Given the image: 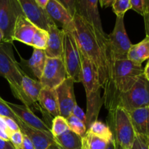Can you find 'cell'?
<instances>
[{
    "label": "cell",
    "instance_id": "cell-1",
    "mask_svg": "<svg viewBox=\"0 0 149 149\" xmlns=\"http://www.w3.org/2000/svg\"><path fill=\"white\" fill-rule=\"evenodd\" d=\"M72 33L81 56L88 59L95 68L99 81L106 94L110 84V63L108 58V36H103L93 26L76 14Z\"/></svg>",
    "mask_w": 149,
    "mask_h": 149
},
{
    "label": "cell",
    "instance_id": "cell-2",
    "mask_svg": "<svg viewBox=\"0 0 149 149\" xmlns=\"http://www.w3.org/2000/svg\"><path fill=\"white\" fill-rule=\"evenodd\" d=\"M143 73L142 65L127 58L111 62L110 84L106 94L103 96V104L108 111L116 109L119 96L129 90Z\"/></svg>",
    "mask_w": 149,
    "mask_h": 149
},
{
    "label": "cell",
    "instance_id": "cell-3",
    "mask_svg": "<svg viewBox=\"0 0 149 149\" xmlns=\"http://www.w3.org/2000/svg\"><path fill=\"white\" fill-rule=\"evenodd\" d=\"M87 97V112H86V128L97 120L99 113L103 105L101 96V86L98 75L93 64L87 58L81 56V80Z\"/></svg>",
    "mask_w": 149,
    "mask_h": 149
},
{
    "label": "cell",
    "instance_id": "cell-4",
    "mask_svg": "<svg viewBox=\"0 0 149 149\" xmlns=\"http://www.w3.org/2000/svg\"><path fill=\"white\" fill-rule=\"evenodd\" d=\"M26 75L14 55L12 42L0 43V76L9 83L13 95L20 100L25 106L29 107L21 87L23 77Z\"/></svg>",
    "mask_w": 149,
    "mask_h": 149
},
{
    "label": "cell",
    "instance_id": "cell-5",
    "mask_svg": "<svg viewBox=\"0 0 149 149\" xmlns=\"http://www.w3.org/2000/svg\"><path fill=\"white\" fill-rule=\"evenodd\" d=\"M107 123L112 132L115 145L125 149H130L136 134L129 113L120 107L109 111Z\"/></svg>",
    "mask_w": 149,
    "mask_h": 149
},
{
    "label": "cell",
    "instance_id": "cell-6",
    "mask_svg": "<svg viewBox=\"0 0 149 149\" xmlns=\"http://www.w3.org/2000/svg\"><path fill=\"white\" fill-rule=\"evenodd\" d=\"M149 106V81L142 74L134 85L119 96L116 107L127 112Z\"/></svg>",
    "mask_w": 149,
    "mask_h": 149
},
{
    "label": "cell",
    "instance_id": "cell-7",
    "mask_svg": "<svg viewBox=\"0 0 149 149\" xmlns=\"http://www.w3.org/2000/svg\"><path fill=\"white\" fill-rule=\"evenodd\" d=\"M132 46L127 33L124 17H116L115 26L110 34H108L107 52L110 63L116 60L126 59L128 51Z\"/></svg>",
    "mask_w": 149,
    "mask_h": 149
},
{
    "label": "cell",
    "instance_id": "cell-8",
    "mask_svg": "<svg viewBox=\"0 0 149 149\" xmlns=\"http://www.w3.org/2000/svg\"><path fill=\"white\" fill-rule=\"evenodd\" d=\"M63 60L68 77L74 83L81 82V55L72 32L68 31H64Z\"/></svg>",
    "mask_w": 149,
    "mask_h": 149
},
{
    "label": "cell",
    "instance_id": "cell-9",
    "mask_svg": "<svg viewBox=\"0 0 149 149\" xmlns=\"http://www.w3.org/2000/svg\"><path fill=\"white\" fill-rule=\"evenodd\" d=\"M23 15L18 0H0V29L3 42H13V33L18 16Z\"/></svg>",
    "mask_w": 149,
    "mask_h": 149
},
{
    "label": "cell",
    "instance_id": "cell-10",
    "mask_svg": "<svg viewBox=\"0 0 149 149\" xmlns=\"http://www.w3.org/2000/svg\"><path fill=\"white\" fill-rule=\"evenodd\" d=\"M68 77L63 58H47L39 81L43 87L55 89Z\"/></svg>",
    "mask_w": 149,
    "mask_h": 149
},
{
    "label": "cell",
    "instance_id": "cell-11",
    "mask_svg": "<svg viewBox=\"0 0 149 149\" xmlns=\"http://www.w3.org/2000/svg\"><path fill=\"white\" fill-rule=\"evenodd\" d=\"M98 3L99 0H76V14L93 26L102 36H108L102 26Z\"/></svg>",
    "mask_w": 149,
    "mask_h": 149
},
{
    "label": "cell",
    "instance_id": "cell-12",
    "mask_svg": "<svg viewBox=\"0 0 149 149\" xmlns=\"http://www.w3.org/2000/svg\"><path fill=\"white\" fill-rule=\"evenodd\" d=\"M74 80L67 77L55 88L59 104L60 116L65 119L71 116L73 109L77 105L74 94Z\"/></svg>",
    "mask_w": 149,
    "mask_h": 149
},
{
    "label": "cell",
    "instance_id": "cell-13",
    "mask_svg": "<svg viewBox=\"0 0 149 149\" xmlns=\"http://www.w3.org/2000/svg\"><path fill=\"white\" fill-rule=\"evenodd\" d=\"M18 1L23 15L37 27L47 31L52 25L55 24L48 15L46 10L41 8L35 0H18Z\"/></svg>",
    "mask_w": 149,
    "mask_h": 149
},
{
    "label": "cell",
    "instance_id": "cell-14",
    "mask_svg": "<svg viewBox=\"0 0 149 149\" xmlns=\"http://www.w3.org/2000/svg\"><path fill=\"white\" fill-rule=\"evenodd\" d=\"M38 103L43 110V116L45 120L44 122L51 128L52 116L56 117L60 116L59 104L55 89L42 87L38 97Z\"/></svg>",
    "mask_w": 149,
    "mask_h": 149
},
{
    "label": "cell",
    "instance_id": "cell-15",
    "mask_svg": "<svg viewBox=\"0 0 149 149\" xmlns=\"http://www.w3.org/2000/svg\"><path fill=\"white\" fill-rule=\"evenodd\" d=\"M45 10L55 24L58 22L62 26L63 30L73 32L74 29V17L58 0H49Z\"/></svg>",
    "mask_w": 149,
    "mask_h": 149
},
{
    "label": "cell",
    "instance_id": "cell-16",
    "mask_svg": "<svg viewBox=\"0 0 149 149\" xmlns=\"http://www.w3.org/2000/svg\"><path fill=\"white\" fill-rule=\"evenodd\" d=\"M6 103L11 109L12 111L17 116V118L26 125L39 130L51 132L50 128L47 125L44 120L39 119L31 110H30L24 105L15 104L8 101H6Z\"/></svg>",
    "mask_w": 149,
    "mask_h": 149
},
{
    "label": "cell",
    "instance_id": "cell-17",
    "mask_svg": "<svg viewBox=\"0 0 149 149\" xmlns=\"http://www.w3.org/2000/svg\"><path fill=\"white\" fill-rule=\"evenodd\" d=\"M39 27L30 21L24 15L18 16L13 29V41H18L31 47L32 41Z\"/></svg>",
    "mask_w": 149,
    "mask_h": 149
},
{
    "label": "cell",
    "instance_id": "cell-18",
    "mask_svg": "<svg viewBox=\"0 0 149 149\" xmlns=\"http://www.w3.org/2000/svg\"><path fill=\"white\" fill-rule=\"evenodd\" d=\"M17 123L19 125L20 130L30 139L35 149H47L51 145L55 143L54 137L51 132L31 127L20 119Z\"/></svg>",
    "mask_w": 149,
    "mask_h": 149
},
{
    "label": "cell",
    "instance_id": "cell-19",
    "mask_svg": "<svg viewBox=\"0 0 149 149\" xmlns=\"http://www.w3.org/2000/svg\"><path fill=\"white\" fill-rule=\"evenodd\" d=\"M47 32L49 37L45 49L47 58H63L64 31L54 24L49 28Z\"/></svg>",
    "mask_w": 149,
    "mask_h": 149
},
{
    "label": "cell",
    "instance_id": "cell-20",
    "mask_svg": "<svg viewBox=\"0 0 149 149\" xmlns=\"http://www.w3.org/2000/svg\"><path fill=\"white\" fill-rule=\"evenodd\" d=\"M21 87L25 97L29 103L30 110L33 112V111H39L43 114V110L38 103V97L43 87L40 81L25 75L22 79Z\"/></svg>",
    "mask_w": 149,
    "mask_h": 149
},
{
    "label": "cell",
    "instance_id": "cell-21",
    "mask_svg": "<svg viewBox=\"0 0 149 149\" xmlns=\"http://www.w3.org/2000/svg\"><path fill=\"white\" fill-rule=\"evenodd\" d=\"M47 56L44 49L33 48V53L30 59L25 60L20 57L21 65L28 68L32 76L39 81L43 72L44 67L46 62Z\"/></svg>",
    "mask_w": 149,
    "mask_h": 149
},
{
    "label": "cell",
    "instance_id": "cell-22",
    "mask_svg": "<svg viewBox=\"0 0 149 149\" xmlns=\"http://www.w3.org/2000/svg\"><path fill=\"white\" fill-rule=\"evenodd\" d=\"M136 135L149 136V106L128 112Z\"/></svg>",
    "mask_w": 149,
    "mask_h": 149
},
{
    "label": "cell",
    "instance_id": "cell-23",
    "mask_svg": "<svg viewBox=\"0 0 149 149\" xmlns=\"http://www.w3.org/2000/svg\"><path fill=\"white\" fill-rule=\"evenodd\" d=\"M127 58L138 65L149 59V37L146 36L141 42L132 45L128 51Z\"/></svg>",
    "mask_w": 149,
    "mask_h": 149
},
{
    "label": "cell",
    "instance_id": "cell-24",
    "mask_svg": "<svg viewBox=\"0 0 149 149\" xmlns=\"http://www.w3.org/2000/svg\"><path fill=\"white\" fill-rule=\"evenodd\" d=\"M55 143L63 149H81V137L71 130L54 137Z\"/></svg>",
    "mask_w": 149,
    "mask_h": 149
},
{
    "label": "cell",
    "instance_id": "cell-25",
    "mask_svg": "<svg viewBox=\"0 0 149 149\" xmlns=\"http://www.w3.org/2000/svg\"><path fill=\"white\" fill-rule=\"evenodd\" d=\"M110 142L87 131L81 138V149H107Z\"/></svg>",
    "mask_w": 149,
    "mask_h": 149
},
{
    "label": "cell",
    "instance_id": "cell-26",
    "mask_svg": "<svg viewBox=\"0 0 149 149\" xmlns=\"http://www.w3.org/2000/svg\"><path fill=\"white\" fill-rule=\"evenodd\" d=\"M87 131L100 137V138L106 140L109 142L113 141V135H112V132L110 128L109 127L108 125H105L100 121L96 120L95 122H93L90 125Z\"/></svg>",
    "mask_w": 149,
    "mask_h": 149
},
{
    "label": "cell",
    "instance_id": "cell-27",
    "mask_svg": "<svg viewBox=\"0 0 149 149\" xmlns=\"http://www.w3.org/2000/svg\"><path fill=\"white\" fill-rule=\"evenodd\" d=\"M70 130L66 119L61 116L54 117L51 125V133L53 137L58 136Z\"/></svg>",
    "mask_w": 149,
    "mask_h": 149
},
{
    "label": "cell",
    "instance_id": "cell-28",
    "mask_svg": "<svg viewBox=\"0 0 149 149\" xmlns=\"http://www.w3.org/2000/svg\"><path fill=\"white\" fill-rule=\"evenodd\" d=\"M70 130L82 138L87 132L86 125L82 121L71 114L66 119Z\"/></svg>",
    "mask_w": 149,
    "mask_h": 149
},
{
    "label": "cell",
    "instance_id": "cell-29",
    "mask_svg": "<svg viewBox=\"0 0 149 149\" xmlns=\"http://www.w3.org/2000/svg\"><path fill=\"white\" fill-rule=\"evenodd\" d=\"M48 37H49V35H48L47 31L39 28L32 41L31 47L33 48L45 50L47 43Z\"/></svg>",
    "mask_w": 149,
    "mask_h": 149
},
{
    "label": "cell",
    "instance_id": "cell-30",
    "mask_svg": "<svg viewBox=\"0 0 149 149\" xmlns=\"http://www.w3.org/2000/svg\"><path fill=\"white\" fill-rule=\"evenodd\" d=\"M111 7L116 17H124L126 12L131 9L130 0H114Z\"/></svg>",
    "mask_w": 149,
    "mask_h": 149
},
{
    "label": "cell",
    "instance_id": "cell-31",
    "mask_svg": "<svg viewBox=\"0 0 149 149\" xmlns=\"http://www.w3.org/2000/svg\"><path fill=\"white\" fill-rule=\"evenodd\" d=\"M131 9L143 15L146 10L149 7V0H130Z\"/></svg>",
    "mask_w": 149,
    "mask_h": 149
},
{
    "label": "cell",
    "instance_id": "cell-32",
    "mask_svg": "<svg viewBox=\"0 0 149 149\" xmlns=\"http://www.w3.org/2000/svg\"><path fill=\"white\" fill-rule=\"evenodd\" d=\"M0 116L13 119L16 122H17L19 121V119L17 118V116L8 107V106L6 103V100L1 98V97H0Z\"/></svg>",
    "mask_w": 149,
    "mask_h": 149
},
{
    "label": "cell",
    "instance_id": "cell-33",
    "mask_svg": "<svg viewBox=\"0 0 149 149\" xmlns=\"http://www.w3.org/2000/svg\"><path fill=\"white\" fill-rule=\"evenodd\" d=\"M148 138L143 135H136L130 149H149Z\"/></svg>",
    "mask_w": 149,
    "mask_h": 149
},
{
    "label": "cell",
    "instance_id": "cell-34",
    "mask_svg": "<svg viewBox=\"0 0 149 149\" xmlns=\"http://www.w3.org/2000/svg\"><path fill=\"white\" fill-rule=\"evenodd\" d=\"M9 141H10L15 149H18L21 146L23 141V134L20 130L12 132L9 135Z\"/></svg>",
    "mask_w": 149,
    "mask_h": 149
},
{
    "label": "cell",
    "instance_id": "cell-35",
    "mask_svg": "<svg viewBox=\"0 0 149 149\" xmlns=\"http://www.w3.org/2000/svg\"><path fill=\"white\" fill-rule=\"evenodd\" d=\"M61 4L66 8V10L69 12L70 14L74 17L76 14L75 1L76 0H58Z\"/></svg>",
    "mask_w": 149,
    "mask_h": 149
},
{
    "label": "cell",
    "instance_id": "cell-36",
    "mask_svg": "<svg viewBox=\"0 0 149 149\" xmlns=\"http://www.w3.org/2000/svg\"><path fill=\"white\" fill-rule=\"evenodd\" d=\"M11 132H10L7 128V125H5L1 116H0V138L5 141H9V135Z\"/></svg>",
    "mask_w": 149,
    "mask_h": 149
},
{
    "label": "cell",
    "instance_id": "cell-37",
    "mask_svg": "<svg viewBox=\"0 0 149 149\" xmlns=\"http://www.w3.org/2000/svg\"><path fill=\"white\" fill-rule=\"evenodd\" d=\"M1 118H2L4 123L7 125V128H8L9 130H10V132H15V131L20 130L19 125H17V122L15 120H13V119H10V118L8 117H4V116H1Z\"/></svg>",
    "mask_w": 149,
    "mask_h": 149
},
{
    "label": "cell",
    "instance_id": "cell-38",
    "mask_svg": "<svg viewBox=\"0 0 149 149\" xmlns=\"http://www.w3.org/2000/svg\"><path fill=\"white\" fill-rule=\"evenodd\" d=\"M71 114L74 115V116H75L76 117H77L78 119H79L81 121H82V122H84L86 125V121H87V118H86V113H84V111H83L82 109H81V108L78 106V105H77V106L74 108Z\"/></svg>",
    "mask_w": 149,
    "mask_h": 149
},
{
    "label": "cell",
    "instance_id": "cell-39",
    "mask_svg": "<svg viewBox=\"0 0 149 149\" xmlns=\"http://www.w3.org/2000/svg\"><path fill=\"white\" fill-rule=\"evenodd\" d=\"M18 149H35L33 143L26 135H23V141L21 146Z\"/></svg>",
    "mask_w": 149,
    "mask_h": 149
},
{
    "label": "cell",
    "instance_id": "cell-40",
    "mask_svg": "<svg viewBox=\"0 0 149 149\" xmlns=\"http://www.w3.org/2000/svg\"><path fill=\"white\" fill-rule=\"evenodd\" d=\"M143 18H144V23H145V29H146V36L149 37V7L146 10L145 13L143 14Z\"/></svg>",
    "mask_w": 149,
    "mask_h": 149
},
{
    "label": "cell",
    "instance_id": "cell-41",
    "mask_svg": "<svg viewBox=\"0 0 149 149\" xmlns=\"http://www.w3.org/2000/svg\"><path fill=\"white\" fill-rule=\"evenodd\" d=\"M0 149H15L10 141H5L0 138Z\"/></svg>",
    "mask_w": 149,
    "mask_h": 149
},
{
    "label": "cell",
    "instance_id": "cell-42",
    "mask_svg": "<svg viewBox=\"0 0 149 149\" xmlns=\"http://www.w3.org/2000/svg\"><path fill=\"white\" fill-rule=\"evenodd\" d=\"M114 0H99V3H100V6L103 8H106L110 6H111L112 3Z\"/></svg>",
    "mask_w": 149,
    "mask_h": 149
},
{
    "label": "cell",
    "instance_id": "cell-43",
    "mask_svg": "<svg viewBox=\"0 0 149 149\" xmlns=\"http://www.w3.org/2000/svg\"><path fill=\"white\" fill-rule=\"evenodd\" d=\"M35 1H36V2L37 3L38 5H39L41 8L45 9L49 0H35Z\"/></svg>",
    "mask_w": 149,
    "mask_h": 149
},
{
    "label": "cell",
    "instance_id": "cell-44",
    "mask_svg": "<svg viewBox=\"0 0 149 149\" xmlns=\"http://www.w3.org/2000/svg\"><path fill=\"white\" fill-rule=\"evenodd\" d=\"M143 74H144V75H145V77L147 78V79L149 81V61L147 63L146 65L145 68H144Z\"/></svg>",
    "mask_w": 149,
    "mask_h": 149
},
{
    "label": "cell",
    "instance_id": "cell-45",
    "mask_svg": "<svg viewBox=\"0 0 149 149\" xmlns=\"http://www.w3.org/2000/svg\"><path fill=\"white\" fill-rule=\"evenodd\" d=\"M47 149H63V148H61V147H60V146H58L57 145V144L55 143H54V144L51 145L50 146H49Z\"/></svg>",
    "mask_w": 149,
    "mask_h": 149
},
{
    "label": "cell",
    "instance_id": "cell-46",
    "mask_svg": "<svg viewBox=\"0 0 149 149\" xmlns=\"http://www.w3.org/2000/svg\"><path fill=\"white\" fill-rule=\"evenodd\" d=\"M107 149H115V145L113 141L111 142H110V143L109 144V146H108Z\"/></svg>",
    "mask_w": 149,
    "mask_h": 149
},
{
    "label": "cell",
    "instance_id": "cell-47",
    "mask_svg": "<svg viewBox=\"0 0 149 149\" xmlns=\"http://www.w3.org/2000/svg\"><path fill=\"white\" fill-rule=\"evenodd\" d=\"M3 42V33L1 31V29H0V43Z\"/></svg>",
    "mask_w": 149,
    "mask_h": 149
},
{
    "label": "cell",
    "instance_id": "cell-48",
    "mask_svg": "<svg viewBox=\"0 0 149 149\" xmlns=\"http://www.w3.org/2000/svg\"><path fill=\"white\" fill-rule=\"evenodd\" d=\"M114 145H115V144H114ZM115 149H125V148H122V147L119 146H116V145H115Z\"/></svg>",
    "mask_w": 149,
    "mask_h": 149
},
{
    "label": "cell",
    "instance_id": "cell-49",
    "mask_svg": "<svg viewBox=\"0 0 149 149\" xmlns=\"http://www.w3.org/2000/svg\"><path fill=\"white\" fill-rule=\"evenodd\" d=\"M148 147H149V136H148Z\"/></svg>",
    "mask_w": 149,
    "mask_h": 149
},
{
    "label": "cell",
    "instance_id": "cell-50",
    "mask_svg": "<svg viewBox=\"0 0 149 149\" xmlns=\"http://www.w3.org/2000/svg\"><path fill=\"white\" fill-rule=\"evenodd\" d=\"M0 97H1V96H0Z\"/></svg>",
    "mask_w": 149,
    "mask_h": 149
}]
</instances>
